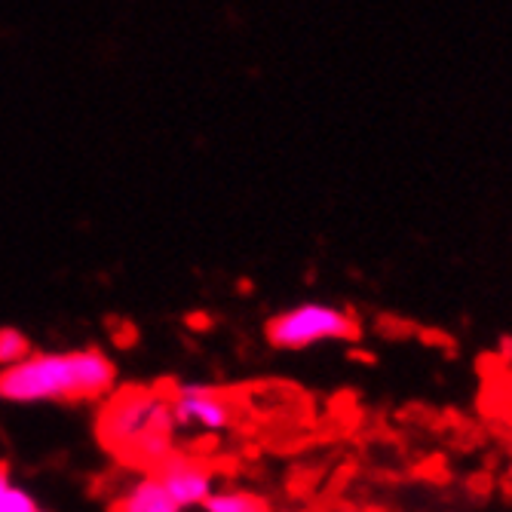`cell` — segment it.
Instances as JSON below:
<instances>
[{
	"mask_svg": "<svg viewBox=\"0 0 512 512\" xmlns=\"http://www.w3.org/2000/svg\"><path fill=\"white\" fill-rule=\"evenodd\" d=\"M117 384V368L105 350L31 353L25 362L0 371V402H86L102 399Z\"/></svg>",
	"mask_w": 512,
	"mask_h": 512,
	"instance_id": "6da1fadb",
	"label": "cell"
},
{
	"mask_svg": "<svg viewBox=\"0 0 512 512\" xmlns=\"http://www.w3.org/2000/svg\"><path fill=\"white\" fill-rule=\"evenodd\" d=\"M99 436L111 454L157 470L166 457L175 454V417L169 393L148 387L117 390L99 417Z\"/></svg>",
	"mask_w": 512,
	"mask_h": 512,
	"instance_id": "7a4b0ae2",
	"label": "cell"
},
{
	"mask_svg": "<svg viewBox=\"0 0 512 512\" xmlns=\"http://www.w3.org/2000/svg\"><path fill=\"white\" fill-rule=\"evenodd\" d=\"M267 341L279 350H304L325 341H347L356 335V319L350 310L325 301H307L276 313L267 322Z\"/></svg>",
	"mask_w": 512,
	"mask_h": 512,
	"instance_id": "3957f363",
	"label": "cell"
},
{
	"mask_svg": "<svg viewBox=\"0 0 512 512\" xmlns=\"http://www.w3.org/2000/svg\"><path fill=\"white\" fill-rule=\"evenodd\" d=\"M172 417L181 430H200V433H221L234 424L237 408L227 393L209 384H181L169 390Z\"/></svg>",
	"mask_w": 512,
	"mask_h": 512,
	"instance_id": "277c9868",
	"label": "cell"
},
{
	"mask_svg": "<svg viewBox=\"0 0 512 512\" xmlns=\"http://www.w3.org/2000/svg\"><path fill=\"white\" fill-rule=\"evenodd\" d=\"M160 476V482L166 485V491L172 494V500L188 509V506H203L212 494H215V476L200 457L191 454H172L166 457L157 470H151Z\"/></svg>",
	"mask_w": 512,
	"mask_h": 512,
	"instance_id": "5b68a950",
	"label": "cell"
},
{
	"mask_svg": "<svg viewBox=\"0 0 512 512\" xmlns=\"http://www.w3.org/2000/svg\"><path fill=\"white\" fill-rule=\"evenodd\" d=\"M111 512H181V506L172 500L160 476L148 470L114 497Z\"/></svg>",
	"mask_w": 512,
	"mask_h": 512,
	"instance_id": "8992f818",
	"label": "cell"
},
{
	"mask_svg": "<svg viewBox=\"0 0 512 512\" xmlns=\"http://www.w3.org/2000/svg\"><path fill=\"white\" fill-rule=\"evenodd\" d=\"M206 512H270L267 500L252 491H215L206 503Z\"/></svg>",
	"mask_w": 512,
	"mask_h": 512,
	"instance_id": "52a82bcc",
	"label": "cell"
},
{
	"mask_svg": "<svg viewBox=\"0 0 512 512\" xmlns=\"http://www.w3.org/2000/svg\"><path fill=\"white\" fill-rule=\"evenodd\" d=\"M0 512H46L34 494H28L25 488H19L10 476V470L0 463Z\"/></svg>",
	"mask_w": 512,
	"mask_h": 512,
	"instance_id": "ba28073f",
	"label": "cell"
},
{
	"mask_svg": "<svg viewBox=\"0 0 512 512\" xmlns=\"http://www.w3.org/2000/svg\"><path fill=\"white\" fill-rule=\"evenodd\" d=\"M28 356H31L28 335L22 329H13V325H4V329H0V371L25 362Z\"/></svg>",
	"mask_w": 512,
	"mask_h": 512,
	"instance_id": "9c48e42d",
	"label": "cell"
},
{
	"mask_svg": "<svg viewBox=\"0 0 512 512\" xmlns=\"http://www.w3.org/2000/svg\"><path fill=\"white\" fill-rule=\"evenodd\" d=\"M335 512H359V509H350V506H344V509H335Z\"/></svg>",
	"mask_w": 512,
	"mask_h": 512,
	"instance_id": "30bf717a",
	"label": "cell"
}]
</instances>
